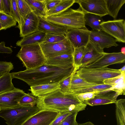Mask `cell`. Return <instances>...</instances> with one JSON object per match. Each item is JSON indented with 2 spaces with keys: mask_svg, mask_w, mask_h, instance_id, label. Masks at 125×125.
<instances>
[{
  "mask_svg": "<svg viewBox=\"0 0 125 125\" xmlns=\"http://www.w3.org/2000/svg\"><path fill=\"white\" fill-rule=\"evenodd\" d=\"M75 67L65 68L45 64L37 68L11 74L13 79L22 80L31 86L59 83L70 75Z\"/></svg>",
  "mask_w": 125,
  "mask_h": 125,
  "instance_id": "1",
  "label": "cell"
},
{
  "mask_svg": "<svg viewBox=\"0 0 125 125\" xmlns=\"http://www.w3.org/2000/svg\"><path fill=\"white\" fill-rule=\"evenodd\" d=\"M36 106L39 110H47L58 112H79L84 110L87 105L80 101L76 95L63 93L59 90L37 97Z\"/></svg>",
  "mask_w": 125,
  "mask_h": 125,
  "instance_id": "2",
  "label": "cell"
},
{
  "mask_svg": "<svg viewBox=\"0 0 125 125\" xmlns=\"http://www.w3.org/2000/svg\"><path fill=\"white\" fill-rule=\"evenodd\" d=\"M85 14L80 8H69L63 12L44 18L50 22L68 28H87L85 26Z\"/></svg>",
  "mask_w": 125,
  "mask_h": 125,
  "instance_id": "3",
  "label": "cell"
},
{
  "mask_svg": "<svg viewBox=\"0 0 125 125\" xmlns=\"http://www.w3.org/2000/svg\"><path fill=\"white\" fill-rule=\"evenodd\" d=\"M39 111L36 106L19 105L1 110L0 117L4 119L7 125H22L28 118Z\"/></svg>",
  "mask_w": 125,
  "mask_h": 125,
  "instance_id": "4",
  "label": "cell"
},
{
  "mask_svg": "<svg viewBox=\"0 0 125 125\" xmlns=\"http://www.w3.org/2000/svg\"><path fill=\"white\" fill-rule=\"evenodd\" d=\"M16 56L22 62L26 69L40 66L45 64L47 60L39 44L21 47Z\"/></svg>",
  "mask_w": 125,
  "mask_h": 125,
  "instance_id": "5",
  "label": "cell"
},
{
  "mask_svg": "<svg viewBox=\"0 0 125 125\" xmlns=\"http://www.w3.org/2000/svg\"><path fill=\"white\" fill-rule=\"evenodd\" d=\"M122 73L119 69L106 67L94 68L82 67L77 71L75 73L88 83L99 85L104 84L105 80L118 76Z\"/></svg>",
  "mask_w": 125,
  "mask_h": 125,
  "instance_id": "6",
  "label": "cell"
},
{
  "mask_svg": "<svg viewBox=\"0 0 125 125\" xmlns=\"http://www.w3.org/2000/svg\"><path fill=\"white\" fill-rule=\"evenodd\" d=\"M40 45L47 60L63 54L73 53L74 50V47L66 38L58 42L42 43Z\"/></svg>",
  "mask_w": 125,
  "mask_h": 125,
  "instance_id": "7",
  "label": "cell"
},
{
  "mask_svg": "<svg viewBox=\"0 0 125 125\" xmlns=\"http://www.w3.org/2000/svg\"><path fill=\"white\" fill-rule=\"evenodd\" d=\"M102 30L116 39L117 42H125V21L123 19L104 21L100 24Z\"/></svg>",
  "mask_w": 125,
  "mask_h": 125,
  "instance_id": "8",
  "label": "cell"
},
{
  "mask_svg": "<svg viewBox=\"0 0 125 125\" xmlns=\"http://www.w3.org/2000/svg\"><path fill=\"white\" fill-rule=\"evenodd\" d=\"M90 32L87 28H68L65 35L75 48L86 46L89 40Z\"/></svg>",
  "mask_w": 125,
  "mask_h": 125,
  "instance_id": "9",
  "label": "cell"
},
{
  "mask_svg": "<svg viewBox=\"0 0 125 125\" xmlns=\"http://www.w3.org/2000/svg\"><path fill=\"white\" fill-rule=\"evenodd\" d=\"M85 14L90 13L102 17L108 14L104 0H75Z\"/></svg>",
  "mask_w": 125,
  "mask_h": 125,
  "instance_id": "10",
  "label": "cell"
},
{
  "mask_svg": "<svg viewBox=\"0 0 125 125\" xmlns=\"http://www.w3.org/2000/svg\"><path fill=\"white\" fill-rule=\"evenodd\" d=\"M60 113L47 110H40L28 118L22 125H51Z\"/></svg>",
  "mask_w": 125,
  "mask_h": 125,
  "instance_id": "11",
  "label": "cell"
},
{
  "mask_svg": "<svg viewBox=\"0 0 125 125\" xmlns=\"http://www.w3.org/2000/svg\"><path fill=\"white\" fill-rule=\"evenodd\" d=\"M105 53L103 49L89 40L85 47L80 68L85 67L94 62Z\"/></svg>",
  "mask_w": 125,
  "mask_h": 125,
  "instance_id": "12",
  "label": "cell"
},
{
  "mask_svg": "<svg viewBox=\"0 0 125 125\" xmlns=\"http://www.w3.org/2000/svg\"><path fill=\"white\" fill-rule=\"evenodd\" d=\"M26 93L15 87L13 89L0 94V109L12 108L19 105V101Z\"/></svg>",
  "mask_w": 125,
  "mask_h": 125,
  "instance_id": "13",
  "label": "cell"
},
{
  "mask_svg": "<svg viewBox=\"0 0 125 125\" xmlns=\"http://www.w3.org/2000/svg\"><path fill=\"white\" fill-rule=\"evenodd\" d=\"M125 55L121 52L105 53L94 62L85 67L94 68L106 67L110 65L125 63Z\"/></svg>",
  "mask_w": 125,
  "mask_h": 125,
  "instance_id": "14",
  "label": "cell"
},
{
  "mask_svg": "<svg viewBox=\"0 0 125 125\" xmlns=\"http://www.w3.org/2000/svg\"><path fill=\"white\" fill-rule=\"evenodd\" d=\"M89 40L103 49L118 45L115 39L102 30L91 31Z\"/></svg>",
  "mask_w": 125,
  "mask_h": 125,
  "instance_id": "15",
  "label": "cell"
},
{
  "mask_svg": "<svg viewBox=\"0 0 125 125\" xmlns=\"http://www.w3.org/2000/svg\"><path fill=\"white\" fill-rule=\"evenodd\" d=\"M110 90L101 92L93 98L83 102L87 105L93 106L115 103L118 96L115 93H111Z\"/></svg>",
  "mask_w": 125,
  "mask_h": 125,
  "instance_id": "16",
  "label": "cell"
},
{
  "mask_svg": "<svg viewBox=\"0 0 125 125\" xmlns=\"http://www.w3.org/2000/svg\"><path fill=\"white\" fill-rule=\"evenodd\" d=\"M40 17L32 11L27 16L24 23L19 29L20 36L23 37L38 31Z\"/></svg>",
  "mask_w": 125,
  "mask_h": 125,
  "instance_id": "17",
  "label": "cell"
},
{
  "mask_svg": "<svg viewBox=\"0 0 125 125\" xmlns=\"http://www.w3.org/2000/svg\"><path fill=\"white\" fill-rule=\"evenodd\" d=\"M68 28L56 24L40 17L38 31L44 33L65 35Z\"/></svg>",
  "mask_w": 125,
  "mask_h": 125,
  "instance_id": "18",
  "label": "cell"
},
{
  "mask_svg": "<svg viewBox=\"0 0 125 125\" xmlns=\"http://www.w3.org/2000/svg\"><path fill=\"white\" fill-rule=\"evenodd\" d=\"M45 64L64 68H71L73 66V53L63 54L47 59Z\"/></svg>",
  "mask_w": 125,
  "mask_h": 125,
  "instance_id": "19",
  "label": "cell"
},
{
  "mask_svg": "<svg viewBox=\"0 0 125 125\" xmlns=\"http://www.w3.org/2000/svg\"><path fill=\"white\" fill-rule=\"evenodd\" d=\"M60 89L59 83H56L31 86L29 90L32 95L37 97L46 95Z\"/></svg>",
  "mask_w": 125,
  "mask_h": 125,
  "instance_id": "20",
  "label": "cell"
},
{
  "mask_svg": "<svg viewBox=\"0 0 125 125\" xmlns=\"http://www.w3.org/2000/svg\"><path fill=\"white\" fill-rule=\"evenodd\" d=\"M46 33L40 31H37L25 36L16 43V45L22 47L29 45L36 44H40L43 43Z\"/></svg>",
  "mask_w": 125,
  "mask_h": 125,
  "instance_id": "21",
  "label": "cell"
},
{
  "mask_svg": "<svg viewBox=\"0 0 125 125\" xmlns=\"http://www.w3.org/2000/svg\"><path fill=\"white\" fill-rule=\"evenodd\" d=\"M32 11L38 17L45 18L47 16L45 0H25Z\"/></svg>",
  "mask_w": 125,
  "mask_h": 125,
  "instance_id": "22",
  "label": "cell"
},
{
  "mask_svg": "<svg viewBox=\"0 0 125 125\" xmlns=\"http://www.w3.org/2000/svg\"><path fill=\"white\" fill-rule=\"evenodd\" d=\"M84 18L85 25L90 27L93 30H102L100 24L104 21L102 17L93 14L87 13L85 14Z\"/></svg>",
  "mask_w": 125,
  "mask_h": 125,
  "instance_id": "23",
  "label": "cell"
},
{
  "mask_svg": "<svg viewBox=\"0 0 125 125\" xmlns=\"http://www.w3.org/2000/svg\"><path fill=\"white\" fill-rule=\"evenodd\" d=\"M108 14L116 20L119 10L125 3V0H104Z\"/></svg>",
  "mask_w": 125,
  "mask_h": 125,
  "instance_id": "24",
  "label": "cell"
},
{
  "mask_svg": "<svg viewBox=\"0 0 125 125\" xmlns=\"http://www.w3.org/2000/svg\"><path fill=\"white\" fill-rule=\"evenodd\" d=\"M96 85L87 82L75 73L71 79L69 93H72L76 91Z\"/></svg>",
  "mask_w": 125,
  "mask_h": 125,
  "instance_id": "25",
  "label": "cell"
},
{
  "mask_svg": "<svg viewBox=\"0 0 125 125\" xmlns=\"http://www.w3.org/2000/svg\"><path fill=\"white\" fill-rule=\"evenodd\" d=\"M115 104L117 125H125V99L116 100Z\"/></svg>",
  "mask_w": 125,
  "mask_h": 125,
  "instance_id": "26",
  "label": "cell"
},
{
  "mask_svg": "<svg viewBox=\"0 0 125 125\" xmlns=\"http://www.w3.org/2000/svg\"><path fill=\"white\" fill-rule=\"evenodd\" d=\"M75 2V0H62L55 7L47 12V16L62 12L69 8Z\"/></svg>",
  "mask_w": 125,
  "mask_h": 125,
  "instance_id": "27",
  "label": "cell"
},
{
  "mask_svg": "<svg viewBox=\"0 0 125 125\" xmlns=\"http://www.w3.org/2000/svg\"><path fill=\"white\" fill-rule=\"evenodd\" d=\"M12 79L10 72L6 73L0 77V94L14 88L12 82Z\"/></svg>",
  "mask_w": 125,
  "mask_h": 125,
  "instance_id": "28",
  "label": "cell"
},
{
  "mask_svg": "<svg viewBox=\"0 0 125 125\" xmlns=\"http://www.w3.org/2000/svg\"><path fill=\"white\" fill-rule=\"evenodd\" d=\"M17 1L21 20L19 29L23 24L27 16L32 11L25 0H17Z\"/></svg>",
  "mask_w": 125,
  "mask_h": 125,
  "instance_id": "29",
  "label": "cell"
},
{
  "mask_svg": "<svg viewBox=\"0 0 125 125\" xmlns=\"http://www.w3.org/2000/svg\"><path fill=\"white\" fill-rule=\"evenodd\" d=\"M112 87V86L105 84L96 85L76 91L72 93L76 94L88 92H102L109 90Z\"/></svg>",
  "mask_w": 125,
  "mask_h": 125,
  "instance_id": "30",
  "label": "cell"
},
{
  "mask_svg": "<svg viewBox=\"0 0 125 125\" xmlns=\"http://www.w3.org/2000/svg\"><path fill=\"white\" fill-rule=\"evenodd\" d=\"M17 21L11 16L0 12V22L3 30H5L16 25Z\"/></svg>",
  "mask_w": 125,
  "mask_h": 125,
  "instance_id": "31",
  "label": "cell"
},
{
  "mask_svg": "<svg viewBox=\"0 0 125 125\" xmlns=\"http://www.w3.org/2000/svg\"><path fill=\"white\" fill-rule=\"evenodd\" d=\"M85 47L74 48L73 53V66L78 69L81 65Z\"/></svg>",
  "mask_w": 125,
  "mask_h": 125,
  "instance_id": "32",
  "label": "cell"
},
{
  "mask_svg": "<svg viewBox=\"0 0 125 125\" xmlns=\"http://www.w3.org/2000/svg\"><path fill=\"white\" fill-rule=\"evenodd\" d=\"M78 70L77 68L75 67L74 70L70 75L59 82L60 91L64 93H69L72 78Z\"/></svg>",
  "mask_w": 125,
  "mask_h": 125,
  "instance_id": "33",
  "label": "cell"
},
{
  "mask_svg": "<svg viewBox=\"0 0 125 125\" xmlns=\"http://www.w3.org/2000/svg\"><path fill=\"white\" fill-rule=\"evenodd\" d=\"M37 100V97L32 95L31 93H26L21 99L19 104L21 105L34 106L36 104Z\"/></svg>",
  "mask_w": 125,
  "mask_h": 125,
  "instance_id": "34",
  "label": "cell"
},
{
  "mask_svg": "<svg viewBox=\"0 0 125 125\" xmlns=\"http://www.w3.org/2000/svg\"><path fill=\"white\" fill-rule=\"evenodd\" d=\"M66 38V37L64 35L46 33L44 41L42 43H53L57 42L62 41Z\"/></svg>",
  "mask_w": 125,
  "mask_h": 125,
  "instance_id": "35",
  "label": "cell"
},
{
  "mask_svg": "<svg viewBox=\"0 0 125 125\" xmlns=\"http://www.w3.org/2000/svg\"><path fill=\"white\" fill-rule=\"evenodd\" d=\"M11 16L18 23L17 27L19 28L21 25L20 16L17 0H11Z\"/></svg>",
  "mask_w": 125,
  "mask_h": 125,
  "instance_id": "36",
  "label": "cell"
},
{
  "mask_svg": "<svg viewBox=\"0 0 125 125\" xmlns=\"http://www.w3.org/2000/svg\"><path fill=\"white\" fill-rule=\"evenodd\" d=\"M124 82H125V73H122L118 76L105 80L103 83L104 84L114 86Z\"/></svg>",
  "mask_w": 125,
  "mask_h": 125,
  "instance_id": "37",
  "label": "cell"
},
{
  "mask_svg": "<svg viewBox=\"0 0 125 125\" xmlns=\"http://www.w3.org/2000/svg\"><path fill=\"white\" fill-rule=\"evenodd\" d=\"M13 68V65L11 62L0 61V77L6 73L10 72Z\"/></svg>",
  "mask_w": 125,
  "mask_h": 125,
  "instance_id": "38",
  "label": "cell"
},
{
  "mask_svg": "<svg viewBox=\"0 0 125 125\" xmlns=\"http://www.w3.org/2000/svg\"><path fill=\"white\" fill-rule=\"evenodd\" d=\"M100 92H88L75 94L79 100L83 102L84 101L94 98Z\"/></svg>",
  "mask_w": 125,
  "mask_h": 125,
  "instance_id": "39",
  "label": "cell"
},
{
  "mask_svg": "<svg viewBox=\"0 0 125 125\" xmlns=\"http://www.w3.org/2000/svg\"><path fill=\"white\" fill-rule=\"evenodd\" d=\"M78 113L77 112H73L68 116L60 125H77V123L76 118Z\"/></svg>",
  "mask_w": 125,
  "mask_h": 125,
  "instance_id": "40",
  "label": "cell"
},
{
  "mask_svg": "<svg viewBox=\"0 0 125 125\" xmlns=\"http://www.w3.org/2000/svg\"><path fill=\"white\" fill-rule=\"evenodd\" d=\"M73 112H60V113L51 125H60L65 118Z\"/></svg>",
  "mask_w": 125,
  "mask_h": 125,
  "instance_id": "41",
  "label": "cell"
},
{
  "mask_svg": "<svg viewBox=\"0 0 125 125\" xmlns=\"http://www.w3.org/2000/svg\"><path fill=\"white\" fill-rule=\"evenodd\" d=\"M2 12L11 16V0H2Z\"/></svg>",
  "mask_w": 125,
  "mask_h": 125,
  "instance_id": "42",
  "label": "cell"
},
{
  "mask_svg": "<svg viewBox=\"0 0 125 125\" xmlns=\"http://www.w3.org/2000/svg\"><path fill=\"white\" fill-rule=\"evenodd\" d=\"M109 90L114 91L119 96L125 94V82L116 85L112 87Z\"/></svg>",
  "mask_w": 125,
  "mask_h": 125,
  "instance_id": "43",
  "label": "cell"
},
{
  "mask_svg": "<svg viewBox=\"0 0 125 125\" xmlns=\"http://www.w3.org/2000/svg\"><path fill=\"white\" fill-rule=\"evenodd\" d=\"M62 0H45L47 12L55 7Z\"/></svg>",
  "mask_w": 125,
  "mask_h": 125,
  "instance_id": "44",
  "label": "cell"
},
{
  "mask_svg": "<svg viewBox=\"0 0 125 125\" xmlns=\"http://www.w3.org/2000/svg\"><path fill=\"white\" fill-rule=\"evenodd\" d=\"M5 43L2 42L0 43V53H11L12 52V49L10 47L5 46Z\"/></svg>",
  "mask_w": 125,
  "mask_h": 125,
  "instance_id": "45",
  "label": "cell"
},
{
  "mask_svg": "<svg viewBox=\"0 0 125 125\" xmlns=\"http://www.w3.org/2000/svg\"><path fill=\"white\" fill-rule=\"evenodd\" d=\"M77 125H94L92 122L89 121L85 123L79 124L77 123Z\"/></svg>",
  "mask_w": 125,
  "mask_h": 125,
  "instance_id": "46",
  "label": "cell"
},
{
  "mask_svg": "<svg viewBox=\"0 0 125 125\" xmlns=\"http://www.w3.org/2000/svg\"><path fill=\"white\" fill-rule=\"evenodd\" d=\"M119 70L122 73H125V65H124Z\"/></svg>",
  "mask_w": 125,
  "mask_h": 125,
  "instance_id": "47",
  "label": "cell"
},
{
  "mask_svg": "<svg viewBox=\"0 0 125 125\" xmlns=\"http://www.w3.org/2000/svg\"><path fill=\"white\" fill-rule=\"evenodd\" d=\"M121 52L125 55V47H122L121 49Z\"/></svg>",
  "mask_w": 125,
  "mask_h": 125,
  "instance_id": "48",
  "label": "cell"
},
{
  "mask_svg": "<svg viewBox=\"0 0 125 125\" xmlns=\"http://www.w3.org/2000/svg\"><path fill=\"white\" fill-rule=\"evenodd\" d=\"M0 12H2V0H0Z\"/></svg>",
  "mask_w": 125,
  "mask_h": 125,
  "instance_id": "49",
  "label": "cell"
},
{
  "mask_svg": "<svg viewBox=\"0 0 125 125\" xmlns=\"http://www.w3.org/2000/svg\"><path fill=\"white\" fill-rule=\"evenodd\" d=\"M2 30H3V28H2L1 24L0 22V31Z\"/></svg>",
  "mask_w": 125,
  "mask_h": 125,
  "instance_id": "50",
  "label": "cell"
},
{
  "mask_svg": "<svg viewBox=\"0 0 125 125\" xmlns=\"http://www.w3.org/2000/svg\"><path fill=\"white\" fill-rule=\"evenodd\" d=\"M1 110L0 109V110Z\"/></svg>",
  "mask_w": 125,
  "mask_h": 125,
  "instance_id": "51",
  "label": "cell"
}]
</instances>
